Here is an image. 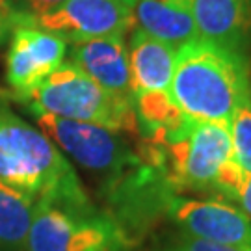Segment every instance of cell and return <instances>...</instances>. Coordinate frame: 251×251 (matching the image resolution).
<instances>
[{
  "instance_id": "8fae6325",
  "label": "cell",
  "mask_w": 251,
  "mask_h": 251,
  "mask_svg": "<svg viewBox=\"0 0 251 251\" xmlns=\"http://www.w3.org/2000/svg\"><path fill=\"white\" fill-rule=\"evenodd\" d=\"M231 156L233 149L229 126L208 121H192L182 190L214 192L216 175Z\"/></svg>"
},
{
  "instance_id": "2e32d148",
  "label": "cell",
  "mask_w": 251,
  "mask_h": 251,
  "mask_svg": "<svg viewBox=\"0 0 251 251\" xmlns=\"http://www.w3.org/2000/svg\"><path fill=\"white\" fill-rule=\"evenodd\" d=\"M134 112L138 132L142 138L154 134L156 130L179 123L182 114L173 104L168 91H142L134 93Z\"/></svg>"
},
{
  "instance_id": "30bf717a",
  "label": "cell",
  "mask_w": 251,
  "mask_h": 251,
  "mask_svg": "<svg viewBox=\"0 0 251 251\" xmlns=\"http://www.w3.org/2000/svg\"><path fill=\"white\" fill-rule=\"evenodd\" d=\"M71 63L114 97L134 102L128 50L123 36L99 37L73 45Z\"/></svg>"
},
{
  "instance_id": "e0dca14e",
  "label": "cell",
  "mask_w": 251,
  "mask_h": 251,
  "mask_svg": "<svg viewBox=\"0 0 251 251\" xmlns=\"http://www.w3.org/2000/svg\"><path fill=\"white\" fill-rule=\"evenodd\" d=\"M229 134H231V149H233L234 160L244 170V173L251 175V106L250 100H246L236 110L231 123H229Z\"/></svg>"
},
{
  "instance_id": "7a4b0ae2",
  "label": "cell",
  "mask_w": 251,
  "mask_h": 251,
  "mask_svg": "<svg viewBox=\"0 0 251 251\" xmlns=\"http://www.w3.org/2000/svg\"><path fill=\"white\" fill-rule=\"evenodd\" d=\"M0 182L28 194L36 203H91L50 138L6 106H0Z\"/></svg>"
},
{
  "instance_id": "5b68a950",
  "label": "cell",
  "mask_w": 251,
  "mask_h": 251,
  "mask_svg": "<svg viewBox=\"0 0 251 251\" xmlns=\"http://www.w3.org/2000/svg\"><path fill=\"white\" fill-rule=\"evenodd\" d=\"M104 190L112 206V214L108 216L126 236L130 231L147 229L162 212H168L170 201L177 196L164 171L145 160L140 152L138 160L126 170L104 180Z\"/></svg>"
},
{
  "instance_id": "603a6c76",
  "label": "cell",
  "mask_w": 251,
  "mask_h": 251,
  "mask_svg": "<svg viewBox=\"0 0 251 251\" xmlns=\"http://www.w3.org/2000/svg\"><path fill=\"white\" fill-rule=\"evenodd\" d=\"M123 2H125V4H128V6H130V4L134 2V0H123Z\"/></svg>"
},
{
  "instance_id": "8992f818",
  "label": "cell",
  "mask_w": 251,
  "mask_h": 251,
  "mask_svg": "<svg viewBox=\"0 0 251 251\" xmlns=\"http://www.w3.org/2000/svg\"><path fill=\"white\" fill-rule=\"evenodd\" d=\"M30 112L36 116L39 128H43L58 149L67 152L82 168L102 173L104 180L119 175L138 160V151H132L114 130L93 123L63 119L39 110Z\"/></svg>"
},
{
  "instance_id": "7402d4cb",
  "label": "cell",
  "mask_w": 251,
  "mask_h": 251,
  "mask_svg": "<svg viewBox=\"0 0 251 251\" xmlns=\"http://www.w3.org/2000/svg\"><path fill=\"white\" fill-rule=\"evenodd\" d=\"M4 28H6V23H4V19H2V15H0V34H2Z\"/></svg>"
},
{
  "instance_id": "ba28073f",
  "label": "cell",
  "mask_w": 251,
  "mask_h": 251,
  "mask_svg": "<svg viewBox=\"0 0 251 251\" xmlns=\"http://www.w3.org/2000/svg\"><path fill=\"white\" fill-rule=\"evenodd\" d=\"M67 41L32 25H15L6 54V82L17 100L28 97L65 60Z\"/></svg>"
},
{
  "instance_id": "44dd1931",
  "label": "cell",
  "mask_w": 251,
  "mask_h": 251,
  "mask_svg": "<svg viewBox=\"0 0 251 251\" xmlns=\"http://www.w3.org/2000/svg\"><path fill=\"white\" fill-rule=\"evenodd\" d=\"M238 203L242 205L244 212L251 214V175L248 177V180H246V186H244L242 196H240V199H238Z\"/></svg>"
},
{
  "instance_id": "6da1fadb",
  "label": "cell",
  "mask_w": 251,
  "mask_h": 251,
  "mask_svg": "<svg viewBox=\"0 0 251 251\" xmlns=\"http://www.w3.org/2000/svg\"><path fill=\"white\" fill-rule=\"evenodd\" d=\"M250 62L246 54L196 37L175 58L170 97L192 121L227 125L250 100Z\"/></svg>"
},
{
  "instance_id": "4fadbf2b",
  "label": "cell",
  "mask_w": 251,
  "mask_h": 251,
  "mask_svg": "<svg viewBox=\"0 0 251 251\" xmlns=\"http://www.w3.org/2000/svg\"><path fill=\"white\" fill-rule=\"evenodd\" d=\"M134 28L179 50L196 39L198 30L186 0H134L130 4Z\"/></svg>"
},
{
  "instance_id": "277c9868",
  "label": "cell",
  "mask_w": 251,
  "mask_h": 251,
  "mask_svg": "<svg viewBox=\"0 0 251 251\" xmlns=\"http://www.w3.org/2000/svg\"><path fill=\"white\" fill-rule=\"evenodd\" d=\"M128 244L121 227L91 203L37 201L26 251H125Z\"/></svg>"
},
{
  "instance_id": "d6986e66",
  "label": "cell",
  "mask_w": 251,
  "mask_h": 251,
  "mask_svg": "<svg viewBox=\"0 0 251 251\" xmlns=\"http://www.w3.org/2000/svg\"><path fill=\"white\" fill-rule=\"evenodd\" d=\"M248 175L244 173V170L238 166V162L234 160V156H231L220 168L218 175L214 180V192L220 194L222 198H227L231 201H238L242 196V190L246 186Z\"/></svg>"
},
{
  "instance_id": "7c38bea8",
  "label": "cell",
  "mask_w": 251,
  "mask_h": 251,
  "mask_svg": "<svg viewBox=\"0 0 251 251\" xmlns=\"http://www.w3.org/2000/svg\"><path fill=\"white\" fill-rule=\"evenodd\" d=\"M198 36L246 52L251 43V0H190Z\"/></svg>"
},
{
  "instance_id": "52a82bcc",
  "label": "cell",
  "mask_w": 251,
  "mask_h": 251,
  "mask_svg": "<svg viewBox=\"0 0 251 251\" xmlns=\"http://www.w3.org/2000/svg\"><path fill=\"white\" fill-rule=\"evenodd\" d=\"M19 25L43 28L76 45L99 37L125 36L134 21L130 6L123 0H67L60 8Z\"/></svg>"
},
{
  "instance_id": "9a60e30c",
  "label": "cell",
  "mask_w": 251,
  "mask_h": 251,
  "mask_svg": "<svg viewBox=\"0 0 251 251\" xmlns=\"http://www.w3.org/2000/svg\"><path fill=\"white\" fill-rule=\"evenodd\" d=\"M36 199L0 182V251H26Z\"/></svg>"
},
{
  "instance_id": "5bb4252c",
  "label": "cell",
  "mask_w": 251,
  "mask_h": 251,
  "mask_svg": "<svg viewBox=\"0 0 251 251\" xmlns=\"http://www.w3.org/2000/svg\"><path fill=\"white\" fill-rule=\"evenodd\" d=\"M128 63L132 75V91H168L175 69L177 49L134 28L130 36Z\"/></svg>"
},
{
  "instance_id": "9c48e42d",
  "label": "cell",
  "mask_w": 251,
  "mask_h": 251,
  "mask_svg": "<svg viewBox=\"0 0 251 251\" xmlns=\"http://www.w3.org/2000/svg\"><path fill=\"white\" fill-rule=\"evenodd\" d=\"M166 214L184 234L208 242L251 248V220L244 210L224 201L175 196Z\"/></svg>"
},
{
  "instance_id": "cb8c5ba5",
  "label": "cell",
  "mask_w": 251,
  "mask_h": 251,
  "mask_svg": "<svg viewBox=\"0 0 251 251\" xmlns=\"http://www.w3.org/2000/svg\"><path fill=\"white\" fill-rule=\"evenodd\" d=\"M250 106H251V82H250Z\"/></svg>"
},
{
  "instance_id": "3957f363",
  "label": "cell",
  "mask_w": 251,
  "mask_h": 251,
  "mask_svg": "<svg viewBox=\"0 0 251 251\" xmlns=\"http://www.w3.org/2000/svg\"><path fill=\"white\" fill-rule=\"evenodd\" d=\"M21 102H26L30 110L93 123L114 132H138L134 102L114 97L71 62H63Z\"/></svg>"
},
{
  "instance_id": "ffe728a7",
  "label": "cell",
  "mask_w": 251,
  "mask_h": 251,
  "mask_svg": "<svg viewBox=\"0 0 251 251\" xmlns=\"http://www.w3.org/2000/svg\"><path fill=\"white\" fill-rule=\"evenodd\" d=\"M160 251H251V248L208 242V240H201L196 236L180 233L179 236H173L171 240L164 244Z\"/></svg>"
},
{
  "instance_id": "ac0fdd59",
  "label": "cell",
  "mask_w": 251,
  "mask_h": 251,
  "mask_svg": "<svg viewBox=\"0 0 251 251\" xmlns=\"http://www.w3.org/2000/svg\"><path fill=\"white\" fill-rule=\"evenodd\" d=\"M67 0H0V15L6 26H15L26 19L60 8Z\"/></svg>"
}]
</instances>
